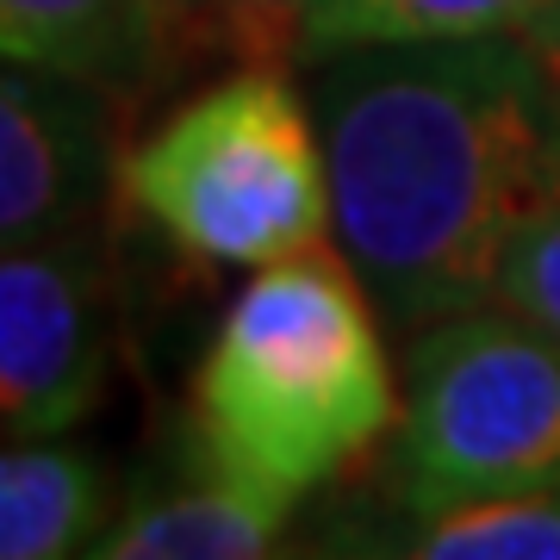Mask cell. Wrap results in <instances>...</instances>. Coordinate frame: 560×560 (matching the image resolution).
<instances>
[{"mask_svg":"<svg viewBox=\"0 0 560 560\" xmlns=\"http://www.w3.org/2000/svg\"><path fill=\"white\" fill-rule=\"evenodd\" d=\"M555 0H312L300 25V62H324L361 44L405 38H499L536 25Z\"/></svg>","mask_w":560,"mask_h":560,"instance_id":"obj_10","label":"cell"},{"mask_svg":"<svg viewBox=\"0 0 560 560\" xmlns=\"http://www.w3.org/2000/svg\"><path fill=\"white\" fill-rule=\"evenodd\" d=\"M7 62L88 88H125L168 50L150 0H0Z\"/></svg>","mask_w":560,"mask_h":560,"instance_id":"obj_7","label":"cell"},{"mask_svg":"<svg viewBox=\"0 0 560 560\" xmlns=\"http://www.w3.org/2000/svg\"><path fill=\"white\" fill-rule=\"evenodd\" d=\"M499 300L560 342V187L517 224L499 268Z\"/></svg>","mask_w":560,"mask_h":560,"instance_id":"obj_13","label":"cell"},{"mask_svg":"<svg viewBox=\"0 0 560 560\" xmlns=\"http://www.w3.org/2000/svg\"><path fill=\"white\" fill-rule=\"evenodd\" d=\"M411 555L430 560H560V492L480 499L423 517Z\"/></svg>","mask_w":560,"mask_h":560,"instance_id":"obj_11","label":"cell"},{"mask_svg":"<svg viewBox=\"0 0 560 560\" xmlns=\"http://www.w3.org/2000/svg\"><path fill=\"white\" fill-rule=\"evenodd\" d=\"M106 175L119 168L106 156L101 88L13 62L0 81V237L7 249L81 237V219L101 206Z\"/></svg>","mask_w":560,"mask_h":560,"instance_id":"obj_6","label":"cell"},{"mask_svg":"<svg viewBox=\"0 0 560 560\" xmlns=\"http://www.w3.org/2000/svg\"><path fill=\"white\" fill-rule=\"evenodd\" d=\"M517 38L529 44V50H536V62H541V75L555 81V94H560V0H555V7H548V13H541L536 25H523Z\"/></svg>","mask_w":560,"mask_h":560,"instance_id":"obj_14","label":"cell"},{"mask_svg":"<svg viewBox=\"0 0 560 560\" xmlns=\"http://www.w3.org/2000/svg\"><path fill=\"white\" fill-rule=\"evenodd\" d=\"M287 517H293V504L275 499V492L206 474L200 486L150 499L131 517H119L94 541V555H106V560H249V555L275 548Z\"/></svg>","mask_w":560,"mask_h":560,"instance_id":"obj_8","label":"cell"},{"mask_svg":"<svg viewBox=\"0 0 560 560\" xmlns=\"http://www.w3.org/2000/svg\"><path fill=\"white\" fill-rule=\"evenodd\" d=\"M119 187L187 256L243 268L300 256L330 224L318 113L280 62H249L175 106L119 162Z\"/></svg>","mask_w":560,"mask_h":560,"instance_id":"obj_3","label":"cell"},{"mask_svg":"<svg viewBox=\"0 0 560 560\" xmlns=\"http://www.w3.org/2000/svg\"><path fill=\"white\" fill-rule=\"evenodd\" d=\"M150 7H156V20H162V38H175V25H180V7H187V0H150Z\"/></svg>","mask_w":560,"mask_h":560,"instance_id":"obj_15","label":"cell"},{"mask_svg":"<svg viewBox=\"0 0 560 560\" xmlns=\"http://www.w3.org/2000/svg\"><path fill=\"white\" fill-rule=\"evenodd\" d=\"M312 0H187L175 38H200L243 62H280L300 50Z\"/></svg>","mask_w":560,"mask_h":560,"instance_id":"obj_12","label":"cell"},{"mask_svg":"<svg viewBox=\"0 0 560 560\" xmlns=\"http://www.w3.org/2000/svg\"><path fill=\"white\" fill-rule=\"evenodd\" d=\"M393 418L386 342L342 243L256 268L194 374L200 467L287 504L355 467Z\"/></svg>","mask_w":560,"mask_h":560,"instance_id":"obj_2","label":"cell"},{"mask_svg":"<svg viewBox=\"0 0 560 560\" xmlns=\"http://www.w3.org/2000/svg\"><path fill=\"white\" fill-rule=\"evenodd\" d=\"M560 492V342L504 300L418 324L405 342L393 499L442 517Z\"/></svg>","mask_w":560,"mask_h":560,"instance_id":"obj_4","label":"cell"},{"mask_svg":"<svg viewBox=\"0 0 560 560\" xmlns=\"http://www.w3.org/2000/svg\"><path fill=\"white\" fill-rule=\"evenodd\" d=\"M106 386L101 261L81 237L13 243L0 261V411L7 436L75 430Z\"/></svg>","mask_w":560,"mask_h":560,"instance_id":"obj_5","label":"cell"},{"mask_svg":"<svg viewBox=\"0 0 560 560\" xmlns=\"http://www.w3.org/2000/svg\"><path fill=\"white\" fill-rule=\"evenodd\" d=\"M101 467L50 436L7 442L0 460V555L7 560H57L94 548L101 529Z\"/></svg>","mask_w":560,"mask_h":560,"instance_id":"obj_9","label":"cell"},{"mask_svg":"<svg viewBox=\"0 0 560 560\" xmlns=\"http://www.w3.org/2000/svg\"><path fill=\"white\" fill-rule=\"evenodd\" d=\"M330 231L399 330L499 300L517 224L560 187V94L517 32L312 62Z\"/></svg>","mask_w":560,"mask_h":560,"instance_id":"obj_1","label":"cell"}]
</instances>
